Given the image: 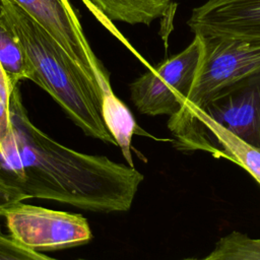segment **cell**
Returning a JSON list of instances; mask_svg holds the SVG:
<instances>
[{
	"label": "cell",
	"instance_id": "cell-1",
	"mask_svg": "<svg viewBox=\"0 0 260 260\" xmlns=\"http://www.w3.org/2000/svg\"><path fill=\"white\" fill-rule=\"evenodd\" d=\"M11 132L0 147V185L23 200H55L98 212L131 207L143 175L106 156L73 150L31 123L15 85Z\"/></svg>",
	"mask_w": 260,
	"mask_h": 260
},
{
	"label": "cell",
	"instance_id": "cell-2",
	"mask_svg": "<svg viewBox=\"0 0 260 260\" xmlns=\"http://www.w3.org/2000/svg\"><path fill=\"white\" fill-rule=\"evenodd\" d=\"M0 13L34 66V82L46 90L85 134L117 145L104 123L96 91L60 45L12 1L0 0Z\"/></svg>",
	"mask_w": 260,
	"mask_h": 260
},
{
	"label": "cell",
	"instance_id": "cell-3",
	"mask_svg": "<svg viewBox=\"0 0 260 260\" xmlns=\"http://www.w3.org/2000/svg\"><path fill=\"white\" fill-rule=\"evenodd\" d=\"M198 36L201 54L196 74L183 106L170 116L168 128L184 122L221 88L260 68V42Z\"/></svg>",
	"mask_w": 260,
	"mask_h": 260
},
{
	"label": "cell",
	"instance_id": "cell-4",
	"mask_svg": "<svg viewBox=\"0 0 260 260\" xmlns=\"http://www.w3.org/2000/svg\"><path fill=\"white\" fill-rule=\"evenodd\" d=\"M201 54V40L149 69L130 84L131 100L142 114L173 116L183 106L192 86Z\"/></svg>",
	"mask_w": 260,
	"mask_h": 260
},
{
	"label": "cell",
	"instance_id": "cell-5",
	"mask_svg": "<svg viewBox=\"0 0 260 260\" xmlns=\"http://www.w3.org/2000/svg\"><path fill=\"white\" fill-rule=\"evenodd\" d=\"M10 237L35 251H54L88 243L92 233L81 214L15 202L4 209Z\"/></svg>",
	"mask_w": 260,
	"mask_h": 260
},
{
	"label": "cell",
	"instance_id": "cell-6",
	"mask_svg": "<svg viewBox=\"0 0 260 260\" xmlns=\"http://www.w3.org/2000/svg\"><path fill=\"white\" fill-rule=\"evenodd\" d=\"M22 8L66 52L96 91L112 88L109 74L91 50L69 0H10Z\"/></svg>",
	"mask_w": 260,
	"mask_h": 260
},
{
	"label": "cell",
	"instance_id": "cell-7",
	"mask_svg": "<svg viewBox=\"0 0 260 260\" xmlns=\"http://www.w3.org/2000/svg\"><path fill=\"white\" fill-rule=\"evenodd\" d=\"M197 113L260 148V68L218 90L184 122L169 130L176 133Z\"/></svg>",
	"mask_w": 260,
	"mask_h": 260
},
{
	"label": "cell",
	"instance_id": "cell-8",
	"mask_svg": "<svg viewBox=\"0 0 260 260\" xmlns=\"http://www.w3.org/2000/svg\"><path fill=\"white\" fill-rule=\"evenodd\" d=\"M173 135L179 150H201L233 161L260 185V148L249 145L209 118L197 113Z\"/></svg>",
	"mask_w": 260,
	"mask_h": 260
},
{
	"label": "cell",
	"instance_id": "cell-9",
	"mask_svg": "<svg viewBox=\"0 0 260 260\" xmlns=\"http://www.w3.org/2000/svg\"><path fill=\"white\" fill-rule=\"evenodd\" d=\"M187 24L194 35L260 42V0H206Z\"/></svg>",
	"mask_w": 260,
	"mask_h": 260
},
{
	"label": "cell",
	"instance_id": "cell-10",
	"mask_svg": "<svg viewBox=\"0 0 260 260\" xmlns=\"http://www.w3.org/2000/svg\"><path fill=\"white\" fill-rule=\"evenodd\" d=\"M107 18L129 24L149 25L164 16L172 0H89Z\"/></svg>",
	"mask_w": 260,
	"mask_h": 260
},
{
	"label": "cell",
	"instance_id": "cell-11",
	"mask_svg": "<svg viewBox=\"0 0 260 260\" xmlns=\"http://www.w3.org/2000/svg\"><path fill=\"white\" fill-rule=\"evenodd\" d=\"M0 64L11 88L23 79L34 82L35 69L18 38L0 13Z\"/></svg>",
	"mask_w": 260,
	"mask_h": 260
},
{
	"label": "cell",
	"instance_id": "cell-12",
	"mask_svg": "<svg viewBox=\"0 0 260 260\" xmlns=\"http://www.w3.org/2000/svg\"><path fill=\"white\" fill-rule=\"evenodd\" d=\"M189 260H260V239L234 231L220 238L214 249L203 258Z\"/></svg>",
	"mask_w": 260,
	"mask_h": 260
},
{
	"label": "cell",
	"instance_id": "cell-13",
	"mask_svg": "<svg viewBox=\"0 0 260 260\" xmlns=\"http://www.w3.org/2000/svg\"><path fill=\"white\" fill-rule=\"evenodd\" d=\"M0 260H57L16 242L0 232Z\"/></svg>",
	"mask_w": 260,
	"mask_h": 260
},
{
	"label": "cell",
	"instance_id": "cell-14",
	"mask_svg": "<svg viewBox=\"0 0 260 260\" xmlns=\"http://www.w3.org/2000/svg\"><path fill=\"white\" fill-rule=\"evenodd\" d=\"M12 89L6 73L0 64V147L7 140L11 132L9 105Z\"/></svg>",
	"mask_w": 260,
	"mask_h": 260
},
{
	"label": "cell",
	"instance_id": "cell-15",
	"mask_svg": "<svg viewBox=\"0 0 260 260\" xmlns=\"http://www.w3.org/2000/svg\"><path fill=\"white\" fill-rule=\"evenodd\" d=\"M22 200L23 199L19 195L0 185V216H2V213L5 208H7L8 206L15 202Z\"/></svg>",
	"mask_w": 260,
	"mask_h": 260
},
{
	"label": "cell",
	"instance_id": "cell-16",
	"mask_svg": "<svg viewBox=\"0 0 260 260\" xmlns=\"http://www.w3.org/2000/svg\"><path fill=\"white\" fill-rule=\"evenodd\" d=\"M182 260H189V259H188V258H186V259H182Z\"/></svg>",
	"mask_w": 260,
	"mask_h": 260
},
{
	"label": "cell",
	"instance_id": "cell-17",
	"mask_svg": "<svg viewBox=\"0 0 260 260\" xmlns=\"http://www.w3.org/2000/svg\"><path fill=\"white\" fill-rule=\"evenodd\" d=\"M78 260H85V259H78Z\"/></svg>",
	"mask_w": 260,
	"mask_h": 260
}]
</instances>
